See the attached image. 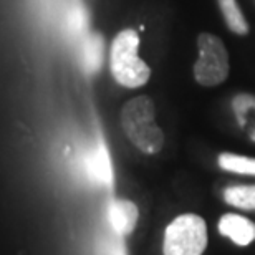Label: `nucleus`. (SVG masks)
Here are the masks:
<instances>
[{
  "label": "nucleus",
  "instance_id": "nucleus-1",
  "mask_svg": "<svg viewBox=\"0 0 255 255\" xmlns=\"http://www.w3.org/2000/svg\"><path fill=\"white\" fill-rule=\"evenodd\" d=\"M121 125L137 149L146 154H154L162 147L164 134L156 125L154 103L147 96H137L128 101L121 111Z\"/></svg>",
  "mask_w": 255,
  "mask_h": 255
},
{
  "label": "nucleus",
  "instance_id": "nucleus-9",
  "mask_svg": "<svg viewBox=\"0 0 255 255\" xmlns=\"http://www.w3.org/2000/svg\"><path fill=\"white\" fill-rule=\"evenodd\" d=\"M234 113L237 116L239 126L247 131L251 139L255 141V96L241 93L232 100Z\"/></svg>",
  "mask_w": 255,
  "mask_h": 255
},
{
  "label": "nucleus",
  "instance_id": "nucleus-10",
  "mask_svg": "<svg viewBox=\"0 0 255 255\" xmlns=\"http://www.w3.org/2000/svg\"><path fill=\"white\" fill-rule=\"evenodd\" d=\"M219 7L222 10L224 20L227 27L237 35H246L249 32V23L244 17L242 10L239 8L236 0H219Z\"/></svg>",
  "mask_w": 255,
  "mask_h": 255
},
{
  "label": "nucleus",
  "instance_id": "nucleus-3",
  "mask_svg": "<svg viewBox=\"0 0 255 255\" xmlns=\"http://www.w3.org/2000/svg\"><path fill=\"white\" fill-rule=\"evenodd\" d=\"M207 247V226L197 214L176 217L164 232V255H202Z\"/></svg>",
  "mask_w": 255,
  "mask_h": 255
},
{
  "label": "nucleus",
  "instance_id": "nucleus-5",
  "mask_svg": "<svg viewBox=\"0 0 255 255\" xmlns=\"http://www.w3.org/2000/svg\"><path fill=\"white\" fill-rule=\"evenodd\" d=\"M85 171L88 177L96 184L111 186L113 184V167H111V159L106 149L105 142L98 137L93 149H90L85 156Z\"/></svg>",
  "mask_w": 255,
  "mask_h": 255
},
{
  "label": "nucleus",
  "instance_id": "nucleus-11",
  "mask_svg": "<svg viewBox=\"0 0 255 255\" xmlns=\"http://www.w3.org/2000/svg\"><path fill=\"white\" fill-rule=\"evenodd\" d=\"M219 166L229 172H236V174L255 176V157L232 154V152H222L219 156Z\"/></svg>",
  "mask_w": 255,
  "mask_h": 255
},
{
  "label": "nucleus",
  "instance_id": "nucleus-2",
  "mask_svg": "<svg viewBox=\"0 0 255 255\" xmlns=\"http://www.w3.org/2000/svg\"><path fill=\"white\" fill-rule=\"evenodd\" d=\"M139 37L134 30L128 28L116 35L111 45L110 66L115 80L126 88H139L146 85L151 70L137 55Z\"/></svg>",
  "mask_w": 255,
  "mask_h": 255
},
{
  "label": "nucleus",
  "instance_id": "nucleus-12",
  "mask_svg": "<svg viewBox=\"0 0 255 255\" xmlns=\"http://www.w3.org/2000/svg\"><path fill=\"white\" fill-rule=\"evenodd\" d=\"M224 199L227 204L244 211L255 209V186H232L224 191Z\"/></svg>",
  "mask_w": 255,
  "mask_h": 255
},
{
  "label": "nucleus",
  "instance_id": "nucleus-14",
  "mask_svg": "<svg viewBox=\"0 0 255 255\" xmlns=\"http://www.w3.org/2000/svg\"><path fill=\"white\" fill-rule=\"evenodd\" d=\"M85 25H86V17H85V12L81 8H75L73 12L70 15V27L73 32L80 33L81 30H85Z\"/></svg>",
  "mask_w": 255,
  "mask_h": 255
},
{
  "label": "nucleus",
  "instance_id": "nucleus-4",
  "mask_svg": "<svg viewBox=\"0 0 255 255\" xmlns=\"http://www.w3.org/2000/svg\"><path fill=\"white\" fill-rule=\"evenodd\" d=\"M199 58L194 65V76L202 86L221 85L229 76V53L222 40L211 33H201L197 38Z\"/></svg>",
  "mask_w": 255,
  "mask_h": 255
},
{
  "label": "nucleus",
  "instance_id": "nucleus-7",
  "mask_svg": "<svg viewBox=\"0 0 255 255\" xmlns=\"http://www.w3.org/2000/svg\"><path fill=\"white\" fill-rule=\"evenodd\" d=\"M219 232L237 246H249L255 241V224L239 214H226L219 221Z\"/></svg>",
  "mask_w": 255,
  "mask_h": 255
},
{
  "label": "nucleus",
  "instance_id": "nucleus-13",
  "mask_svg": "<svg viewBox=\"0 0 255 255\" xmlns=\"http://www.w3.org/2000/svg\"><path fill=\"white\" fill-rule=\"evenodd\" d=\"M98 255H128L126 247L121 236L118 234H111L106 236L103 241L98 244Z\"/></svg>",
  "mask_w": 255,
  "mask_h": 255
},
{
  "label": "nucleus",
  "instance_id": "nucleus-6",
  "mask_svg": "<svg viewBox=\"0 0 255 255\" xmlns=\"http://www.w3.org/2000/svg\"><path fill=\"white\" fill-rule=\"evenodd\" d=\"M137 217H139V212L131 201L115 199L108 204V224L111 231L121 237L134 231Z\"/></svg>",
  "mask_w": 255,
  "mask_h": 255
},
{
  "label": "nucleus",
  "instance_id": "nucleus-8",
  "mask_svg": "<svg viewBox=\"0 0 255 255\" xmlns=\"http://www.w3.org/2000/svg\"><path fill=\"white\" fill-rule=\"evenodd\" d=\"M103 52L105 43L101 35L91 33L85 38L83 47H81V65L86 73H96L103 63Z\"/></svg>",
  "mask_w": 255,
  "mask_h": 255
}]
</instances>
